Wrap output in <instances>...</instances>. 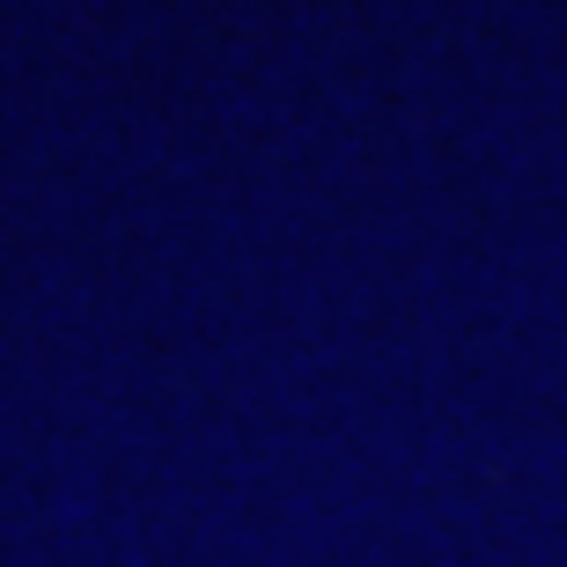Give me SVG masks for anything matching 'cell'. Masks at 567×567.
<instances>
[]
</instances>
